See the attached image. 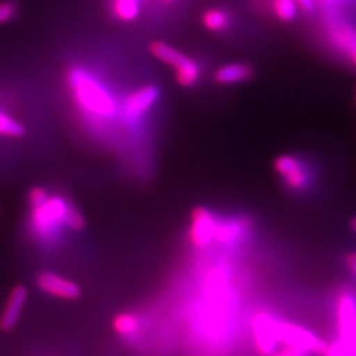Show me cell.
<instances>
[{
    "instance_id": "cell-1",
    "label": "cell",
    "mask_w": 356,
    "mask_h": 356,
    "mask_svg": "<svg viewBox=\"0 0 356 356\" xmlns=\"http://www.w3.org/2000/svg\"><path fill=\"white\" fill-rule=\"evenodd\" d=\"M66 82L76 106L99 120H110L118 111L113 94L83 67L73 66L66 73Z\"/></svg>"
},
{
    "instance_id": "cell-2",
    "label": "cell",
    "mask_w": 356,
    "mask_h": 356,
    "mask_svg": "<svg viewBox=\"0 0 356 356\" xmlns=\"http://www.w3.org/2000/svg\"><path fill=\"white\" fill-rule=\"evenodd\" d=\"M337 338L326 346L323 356H356V297L342 291L337 298Z\"/></svg>"
},
{
    "instance_id": "cell-3",
    "label": "cell",
    "mask_w": 356,
    "mask_h": 356,
    "mask_svg": "<svg viewBox=\"0 0 356 356\" xmlns=\"http://www.w3.org/2000/svg\"><path fill=\"white\" fill-rule=\"evenodd\" d=\"M74 204L61 195H49V198L31 207V229L40 241H49L57 231L65 227L66 220Z\"/></svg>"
},
{
    "instance_id": "cell-4",
    "label": "cell",
    "mask_w": 356,
    "mask_h": 356,
    "mask_svg": "<svg viewBox=\"0 0 356 356\" xmlns=\"http://www.w3.org/2000/svg\"><path fill=\"white\" fill-rule=\"evenodd\" d=\"M149 53L163 64L169 65L175 73L178 85L182 88H193L201 76V67L189 56L176 49L165 41H153Z\"/></svg>"
},
{
    "instance_id": "cell-5",
    "label": "cell",
    "mask_w": 356,
    "mask_h": 356,
    "mask_svg": "<svg viewBox=\"0 0 356 356\" xmlns=\"http://www.w3.org/2000/svg\"><path fill=\"white\" fill-rule=\"evenodd\" d=\"M279 339L285 347L297 350L304 355L322 354L327 346L314 331L286 321L279 322Z\"/></svg>"
},
{
    "instance_id": "cell-6",
    "label": "cell",
    "mask_w": 356,
    "mask_h": 356,
    "mask_svg": "<svg viewBox=\"0 0 356 356\" xmlns=\"http://www.w3.org/2000/svg\"><path fill=\"white\" fill-rule=\"evenodd\" d=\"M280 319L267 312H257L251 321L252 338L257 351L264 356L273 355L280 343L279 339Z\"/></svg>"
},
{
    "instance_id": "cell-7",
    "label": "cell",
    "mask_w": 356,
    "mask_h": 356,
    "mask_svg": "<svg viewBox=\"0 0 356 356\" xmlns=\"http://www.w3.org/2000/svg\"><path fill=\"white\" fill-rule=\"evenodd\" d=\"M219 220L214 213L204 206H197L193 209L189 227V242L198 250L207 248L216 242V229Z\"/></svg>"
},
{
    "instance_id": "cell-8",
    "label": "cell",
    "mask_w": 356,
    "mask_h": 356,
    "mask_svg": "<svg viewBox=\"0 0 356 356\" xmlns=\"http://www.w3.org/2000/svg\"><path fill=\"white\" fill-rule=\"evenodd\" d=\"M275 169L286 186L292 191H304L312 179L309 168L304 161L292 154H282L276 159Z\"/></svg>"
},
{
    "instance_id": "cell-9",
    "label": "cell",
    "mask_w": 356,
    "mask_h": 356,
    "mask_svg": "<svg viewBox=\"0 0 356 356\" xmlns=\"http://www.w3.org/2000/svg\"><path fill=\"white\" fill-rule=\"evenodd\" d=\"M160 98V90L154 85L140 88L129 94L120 108L122 116L128 123H135L147 114Z\"/></svg>"
},
{
    "instance_id": "cell-10",
    "label": "cell",
    "mask_w": 356,
    "mask_h": 356,
    "mask_svg": "<svg viewBox=\"0 0 356 356\" xmlns=\"http://www.w3.org/2000/svg\"><path fill=\"white\" fill-rule=\"evenodd\" d=\"M36 285L41 292L65 301H74L81 296V286L76 281L51 270L40 272L36 276Z\"/></svg>"
},
{
    "instance_id": "cell-11",
    "label": "cell",
    "mask_w": 356,
    "mask_h": 356,
    "mask_svg": "<svg viewBox=\"0 0 356 356\" xmlns=\"http://www.w3.org/2000/svg\"><path fill=\"white\" fill-rule=\"evenodd\" d=\"M28 301V289L26 285H15L8 293L7 300L0 313V330L3 332L13 331L19 323Z\"/></svg>"
},
{
    "instance_id": "cell-12",
    "label": "cell",
    "mask_w": 356,
    "mask_h": 356,
    "mask_svg": "<svg viewBox=\"0 0 356 356\" xmlns=\"http://www.w3.org/2000/svg\"><path fill=\"white\" fill-rule=\"evenodd\" d=\"M332 44L343 51L344 54L350 58V61L356 67V28L335 22L329 29Z\"/></svg>"
},
{
    "instance_id": "cell-13",
    "label": "cell",
    "mask_w": 356,
    "mask_h": 356,
    "mask_svg": "<svg viewBox=\"0 0 356 356\" xmlns=\"http://www.w3.org/2000/svg\"><path fill=\"white\" fill-rule=\"evenodd\" d=\"M250 231V222L244 218H231L219 220L216 229V242L222 245H232L241 242Z\"/></svg>"
},
{
    "instance_id": "cell-14",
    "label": "cell",
    "mask_w": 356,
    "mask_h": 356,
    "mask_svg": "<svg viewBox=\"0 0 356 356\" xmlns=\"http://www.w3.org/2000/svg\"><path fill=\"white\" fill-rule=\"evenodd\" d=\"M254 74L252 67L243 63L226 64L216 69L214 79L219 85H236L248 81Z\"/></svg>"
},
{
    "instance_id": "cell-15",
    "label": "cell",
    "mask_w": 356,
    "mask_h": 356,
    "mask_svg": "<svg viewBox=\"0 0 356 356\" xmlns=\"http://www.w3.org/2000/svg\"><path fill=\"white\" fill-rule=\"evenodd\" d=\"M143 0H110V10L122 23H132L139 19Z\"/></svg>"
},
{
    "instance_id": "cell-16",
    "label": "cell",
    "mask_w": 356,
    "mask_h": 356,
    "mask_svg": "<svg viewBox=\"0 0 356 356\" xmlns=\"http://www.w3.org/2000/svg\"><path fill=\"white\" fill-rule=\"evenodd\" d=\"M140 319L132 313H119L113 319V329L120 337H131L140 330Z\"/></svg>"
},
{
    "instance_id": "cell-17",
    "label": "cell",
    "mask_w": 356,
    "mask_h": 356,
    "mask_svg": "<svg viewBox=\"0 0 356 356\" xmlns=\"http://www.w3.org/2000/svg\"><path fill=\"white\" fill-rule=\"evenodd\" d=\"M229 16L222 8H210L202 15V24L207 31L220 32L229 26Z\"/></svg>"
},
{
    "instance_id": "cell-18",
    "label": "cell",
    "mask_w": 356,
    "mask_h": 356,
    "mask_svg": "<svg viewBox=\"0 0 356 356\" xmlns=\"http://www.w3.org/2000/svg\"><path fill=\"white\" fill-rule=\"evenodd\" d=\"M26 134L24 126L3 111H0V136L4 138H22Z\"/></svg>"
},
{
    "instance_id": "cell-19",
    "label": "cell",
    "mask_w": 356,
    "mask_h": 356,
    "mask_svg": "<svg viewBox=\"0 0 356 356\" xmlns=\"http://www.w3.org/2000/svg\"><path fill=\"white\" fill-rule=\"evenodd\" d=\"M273 13L281 22H292L297 17L298 4L296 0H273Z\"/></svg>"
},
{
    "instance_id": "cell-20",
    "label": "cell",
    "mask_w": 356,
    "mask_h": 356,
    "mask_svg": "<svg viewBox=\"0 0 356 356\" xmlns=\"http://www.w3.org/2000/svg\"><path fill=\"white\" fill-rule=\"evenodd\" d=\"M19 6L15 0H0V26L11 23L17 16Z\"/></svg>"
},
{
    "instance_id": "cell-21",
    "label": "cell",
    "mask_w": 356,
    "mask_h": 356,
    "mask_svg": "<svg viewBox=\"0 0 356 356\" xmlns=\"http://www.w3.org/2000/svg\"><path fill=\"white\" fill-rule=\"evenodd\" d=\"M49 195H51V193L48 191V189H45L44 186L36 185V186L29 189L28 195H26V200H28V204H29L31 207H35L38 204L45 202L49 198Z\"/></svg>"
},
{
    "instance_id": "cell-22",
    "label": "cell",
    "mask_w": 356,
    "mask_h": 356,
    "mask_svg": "<svg viewBox=\"0 0 356 356\" xmlns=\"http://www.w3.org/2000/svg\"><path fill=\"white\" fill-rule=\"evenodd\" d=\"M298 7L305 13H313L316 8V0H296Z\"/></svg>"
},
{
    "instance_id": "cell-23",
    "label": "cell",
    "mask_w": 356,
    "mask_h": 356,
    "mask_svg": "<svg viewBox=\"0 0 356 356\" xmlns=\"http://www.w3.org/2000/svg\"><path fill=\"white\" fill-rule=\"evenodd\" d=\"M346 263H347V267L350 269V272L356 277V252L348 254L346 257Z\"/></svg>"
},
{
    "instance_id": "cell-24",
    "label": "cell",
    "mask_w": 356,
    "mask_h": 356,
    "mask_svg": "<svg viewBox=\"0 0 356 356\" xmlns=\"http://www.w3.org/2000/svg\"><path fill=\"white\" fill-rule=\"evenodd\" d=\"M270 356H306L302 354V353H300V351H297V350H293V348H288V347H285L284 350H281V351H277V353H275L273 355Z\"/></svg>"
},
{
    "instance_id": "cell-25",
    "label": "cell",
    "mask_w": 356,
    "mask_h": 356,
    "mask_svg": "<svg viewBox=\"0 0 356 356\" xmlns=\"http://www.w3.org/2000/svg\"><path fill=\"white\" fill-rule=\"evenodd\" d=\"M322 3H325V4H329V6H334V7H337V6H339V4H344L347 0H321Z\"/></svg>"
},
{
    "instance_id": "cell-26",
    "label": "cell",
    "mask_w": 356,
    "mask_h": 356,
    "mask_svg": "<svg viewBox=\"0 0 356 356\" xmlns=\"http://www.w3.org/2000/svg\"><path fill=\"white\" fill-rule=\"evenodd\" d=\"M351 227H353V229H354V231L356 232V218L354 219V220H353V223H351Z\"/></svg>"
},
{
    "instance_id": "cell-27",
    "label": "cell",
    "mask_w": 356,
    "mask_h": 356,
    "mask_svg": "<svg viewBox=\"0 0 356 356\" xmlns=\"http://www.w3.org/2000/svg\"><path fill=\"white\" fill-rule=\"evenodd\" d=\"M163 1H164V3H168V4H170V3H175L176 0H163Z\"/></svg>"
}]
</instances>
